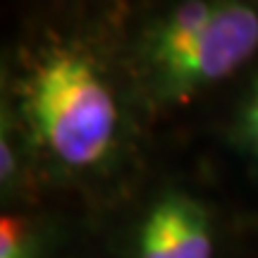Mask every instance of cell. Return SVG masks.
<instances>
[{
	"mask_svg": "<svg viewBox=\"0 0 258 258\" xmlns=\"http://www.w3.org/2000/svg\"><path fill=\"white\" fill-rule=\"evenodd\" d=\"M244 137L258 156V84L253 93H251L249 103H246V112H244Z\"/></svg>",
	"mask_w": 258,
	"mask_h": 258,
	"instance_id": "5",
	"label": "cell"
},
{
	"mask_svg": "<svg viewBox=\"0 0 258 258\" xmlns=\"http://www.w3.org/2000/svg\"><path fill=\"white\" fill-rule=\"evenodd\" d=\"M24 108L36 139L64 167L103 163L120 134V108L105 74L74 48L36 60L24 84Z\"/></svg>",
	"mask_w": 258,
	"mask_h": 258,
	"instance_id": "1",
	"label": "cell"
},
{
	"mask_svg": "<svg viewBox=\"0 0 258 258\" xmlns=\"http://www.w3.org/2000/svg\"><path fill=\"white\" fill-rule=\"evenodd\" d=\"M258 50V8L220 3L218 15L177 55L148 70L151 91L160 101H182L203 86L237 72Z\"/></svg>",
	"mask_w": 258,
	"mask_h": 258,
	"instance_id": "2",
	"label": "cell"
},
{
	"mask_svg": "<svg viewBox=\"0 0 258 258\" xmlns=\"http://www.w3.org/2000/svg\"><path fill=\"white\" fill-rule=\"evenodd\" d=\"M0 258H36V241L29 225L5 215L0 222Z\"/></svg>",
	"mask_w": 258,
	"mask_h": 258,
	"instance_id": "4",
	"label": "cell"
},
{
	"mask_svg": "<svg viewBox=\"0 0 258 258\" xmlns=\"http://www.w3.org/2000/svg\"><path fill=\"white\" fill-rule=\"evenodd\" d=\"M215 234L208 208L182 189L148 203L134 234V258H213Z\"/></svg>",
	"mask_w": 258,
	"mask_h": 258,
	"instance_id": "3",
	"label": "cell"
}]
</instances>
